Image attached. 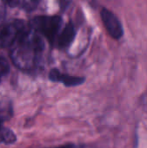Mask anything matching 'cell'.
Returning <instances> with one entry per match:
<instances>
[{
    "mask_svg": "<svg viewBox=\"0 0 147 148\" xmlns=\"http://www.w3.org/2000/svg\"><path fill=\"white\" fill-rule=\"evenodd\" d=\"M43 51V37L29 26L22 37L11 47L10 58L13 64L19 69L33 71L40 66Z\"/></svg>",
    "mask_w": 147,
    "mask_h": 148,
    "instance_id": "6da1fadb",
    "label": "cell"
},
{
    "mask_svg": "<svg viewBox=\"0 0 147 148\" xmlns=\"http://www.w3.org/2000/svg\"><path fill=\"white\" fill-rule=\"evenodd\" d=\"M62 21L58 16H39L33 18L29 26L39 33L53 46L55 45L57 38L62 31Z\"/></svg>",
    "mask_w": 147,
    "mask_h": 148,
    "instance_id": "7a4b0ae2",
    "label": "cell"
},
{
    "mask_svg": "<svg viewBox=\"0 0 147 148\" xmlns=\"http://www.w3.org/2000/svg\"><path fill=\"white\" fill-rule=\"evenodd\" d=\"M29 27L22 20H15L4 26L0 31V48H11L28 30Z\"/></svg>",
    "mask_w": 147,
    "mask_h": 148,
    "instance_id": "3957f363",
    "label": "cell"
},
{
    "mask_svg": "<svg viewBox=\"0 0 147 148\" xmlns=\"http://www.w3.org/2000/svg\"><path fill=\"white\" fill-rule=\"evenodd\" d=\"M101 16L108 34L113 39H120L124 35V29L120 21L116 16V15L111 10L103 8L101 11Z\"/></svg>",
    "mask_w": 147,
    "mask_h": 148,
    "instance_id": "277c9868",
    "label": "cell"
},
{
    "mask_svg": "<svg viewBox=\"0 0 147 148\" xmlns=\"http://www.w3.org/2000/svg\"><path fill=\"white\" fill-rule=\"evenodd\" d=\"M49 78L53 82L62 83L66 87H75L81 85L85 82L84 77L70 75L66 73L61 72L57 69H53L49 74Z\"/></svg>",
    "mask_w": 147,
    "mask_h": 148,
    "instance_id": "5b68a950",
    "label": "cell"
},
{
    "mask_svg": "<svg viewBox=\"0 0 147 148\" xmlns=\"http://www.w3.org/2000/svg\"><path fill=\"white\" fill-rule=\"evenodd\" d=\"M75 36V28L72 23H68L62 28L55 46L58 49H66L72 43Z\"/></svg>",
    "mask_w": 147,
    "mask_h": 148,
    "instance_id": "8992f818",
    "label": "cell"
},
{
    "mask_svg": "<svg viewBox=\"0 0 147 148\" xmlns=\"http://www.w3.org/2000/svg\"><path fill=\"white\" fill-rule=\"evenodd\" d=\"M13 116V105L10 100L0 101V127L3 123L10 121Z\"/></svg>",
    "mask_w": 147,
    "mask_h": 148,
    "instance_id": "52a82bcc",
    "label": "cell"
},
{
    "mask_svg": "<svg viewBox=\"0 0 147 148\" xmlns=\"http://www.w3.org/2000/svg\"><path fill=\"white\" fill-rule=\"evenodd\" d=\"M6 3L13 7H18L24 10H33L37 7L41 0H4Z\"/></svg>",
    "mask_w": 147,
    "mask_h": 148,
    "instance_id": "ba28073f",
    "label": "cell"
},
{
    "mask_svg": "<svg viewBox=\"0 0 147 148\" xmlns=\"http://www.w3.org/2000/svg\"><path fill=\"white\" fill-rule=\"evenodd\" d=\"M16 141V136L11 129L4 127H0V144L11 145Z\"/></svg>",
    "mask_w": 147,
    "mask_h": 148,
    "instance_id": "9c48e42d",
    "label": "cell"
},
{
    "mask_svg": "<svg viewBox=\"0 0 147 148\" xmlns=\"http://www.w3.org/2000/svg\"><path fill=\"white\" fill-rule=\"evenodd\" d=\"M10 72V65L8 62L2 56H0V82L3 77H5Z\"/></svg>",
    "mask_w": 147,
    "mask_h": 148,
    "instance_id": "30bf717a",
    "label": "cell"
},
{
    "mask_svg": "<svg viewBox=\"0 0 147 148\" xmlns=\"http://www.w3.org/2000/svg\"><path fill=\"white\" fill-rule=\"evenodd\" d=\"M6 14V2L4 0H0V27L3 23Z\"/></svg>",
    "mask_w": 147,
    "mask_h": 148,
    "instance_id": "8fae6325",
    "label": "cell"
},
{
    "mask_svg": "<svg viewBox=\"0 0 147 148\" xmlns=\"http://www.w3.org/2000/svg\"><path fill=\"white\" fill-rule=\"evenodd\" d=\"M49 148H85L84 146L80 145V144H76V143H67L64 145H61L58 147H49Z\"/></svg>",
    "mask_w": 147,
    "mask_h": 148,
    "instance_id": "7c38bea8",
    "label": "cell"
}]
</instances>
